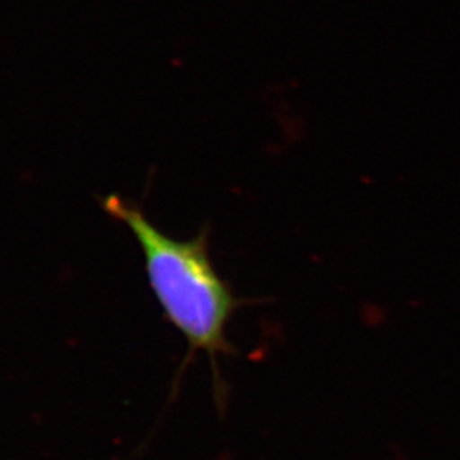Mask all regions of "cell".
Here are the masks:
<instances>
[{"mask_svg":"<svg viewBox=\"0 0 460 460\" xmlns=\"http://www.w3.org/2000/svg\"><path fill=\"white\" fill-rule=\"evenodd\" d=\"M102 208L137 238L151 292L164 319L186 338L187 354L173 380L172 396L187 367L196 354L204 351L211 363L214 399L218 411H225L229 387L223 380L218 358L236 353L226 329L247 301L234 296L230 284L216 270L209 252V226L202 227L193 238L175 239L155 227L130 200L110 195L102 199Z\"/></svg>","mask_w":460,"mask_h":460,"instance_id":"obj_1","label":"cell"}]
</instances>
